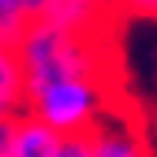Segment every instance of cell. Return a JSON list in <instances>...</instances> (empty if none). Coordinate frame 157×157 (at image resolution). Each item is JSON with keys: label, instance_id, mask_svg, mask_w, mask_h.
I'll use <instances>...</instances> for the list:
<instances>
[{"label": "cell", "instance_id": "cell-1", "mask_svg": "<svg viewBox=\"0 0 157 157\" xmlns=\"http://www.w3.org/2000/svg\"><path fill=\"white\" fill-rule=\"evenodd\" d=\"M20 74H24V90L30 94L44 84L67 80V77H107L114 67V40L110 33H74L54 27L47 20H33L24 27L20 40L13 44Z\"/></svg>", "mask_w": 157, "mask_h": 157}, {"label": "cell", "instance_id": "cell-2", "mask_svg": "<svg viewBox=\"0 0 157 157\" xmlns=\"http://www.w3.org/2000/svg\"><path fill=\"white\" fill-rule=\"evenodd\" d=\"M110 84L107 77H67L44 84L27 94L24 110L47 124L54 134H87L110 110Z\"/></svg>", "mask_w": 157, "mask_h": 157}, {"label": "cell", "instance_id": "cell-3", "mask_svg": "<svg viewBox=\"0 0 157 157\" xmlns=\"http://www.w3.org/2000/svg\"><path fill=\"white\" fill-rule=\"evenodd\" d=\"M87 134H90V157H151L137 114L121 117V110L110 107Z\"/></svg>", "mask_w": 157, "mask_h": 157}, {"label": "cell", "instance_id": "cell-4", "mask_svg": "<svg viewBox=\"0 0 157 157\" xmlns=\"http://www.w3.org/2000/svg\"><path fill=\"white\" fill-rule=\"evenodd\" d=\"M40 20L74 33H110L117 27L107 0H47Z\"/></svg>", "mask_w": 157, "mask_h": 157}, {"label": "cell", "instance_id": "cell-5", "mask_svg": "<svg viewBox=\"0 0 157 157\" xmlns=\"http://www.w3.org/2000/svg\"><path fill=\"white\" fill-rule=\"evenodd\" d=\"M57 137L60 134H54L47 124H40L37 117H30L24 110L10 124V137H7L3 157H54Z\"/></svg>", "mask_w": 157, "mask_h": 157}, {"label": "cell", "instance_id": "cell-6", "mask_svg": "<svg viewBox=\"0 0 157 157\" xmlns=\"http://www.w3.org/2000/svg\"><path fill=\"white\" fill-rule=\"evenodd\" d=\"M24 104H27V90H24L17 50L10 44H0V121L24 114Z\"/></svg>", "mask_w": 157, "mask_h": 157}, {"label": "cell", "instance_id": "cell-7", "mask_svg": "<svg viewBox=\"0 0 157 157\" xmlns=\"http://www.w3.org/2000/svg\"><path fill=\"white\" fill-rule=\"evenodd\" d=\"M117 24L127 20H154L157 24V0H110Z\"/></svg>", "mask_w": 157, "mask_h": 157}, {"label": "cell", "instance_id": "cell-8", "mask_svg": "<svg viewBox=\"0 0 157 157\" xmlns=\"http://www.w3.org/2000/svg\"><path fill=\"white\" fill-rule=\"evenodd\" d=\"M27 27V20H24V13L17 10V3L13 0H0V44H17L20 40V33Z\"/></svg>", "mask_w": 157, "mask_h": 157}, {"label": "cell", "instance_id": "cell-9", "mask_svg": "<svg viewBox=\"0 0 157 157\" xmlns=\"http://www.w3.org/2000/svg\"><path fill=\"white\" fill-rule=\"evenodd\" d=\"M54 157H90V134H60Z\"/></svg>", "mask_w": 157, "mask_h": 157}, {"label": "cell", "instance_id": "cell-10", "mask_svg": "<svg viewBox=\"0 0 157 157\" xmlns=\"http://www.w3.org/2000/svg\"><path fill=\"white\" fill-rule=\"evenodd\" d=\"M137 124H140V134H144L147 154L157 157V104H151L147 110H140V114H137Z\"/></svg>", "mask_w": 157, "mask_h": 157}, {"label": "cell", "instance_id": "cell-11", "mask_svg": "<svg viewBox=\"0 0 157 157\" xmlns=\"http://www.w3.org/2000/svg\"><path fill=\"white\" fill-rule=\"evenodd\" d=\"M13 3H17V10L24 13L27 24L40 20V13H44V7H47V0H13Z\"/></svg>", "mask_w": 157, "mask_h": 157}, {"label": "cell", "instance_id": "cell-12", "mask_svg": "<svg viewBox=\"0 0 157 157\" xmlns=\"http://www.w3.org/2000/svg\"><path fill=\"white\" fill-rule=\"evenodd\" d=\"M10 124H13V117H10V121H0V157H3V147H7V137H10Z\"/></svg>", "mask_w": 157, "mask_h": 157}, {"label": "cell", "instance_id": "cell-13", "mask_svg": "<svg viewBox=\"0 0 157 157\" xmlns=\"http://www.w3.org/2000/svg\"><path fill=\"white\" fill-rule=\"evenodd\" d=\"M107 3H110V0H107Z\"/></svg>", "mask_w": 157, "mask_h": 157}]
</instances>
